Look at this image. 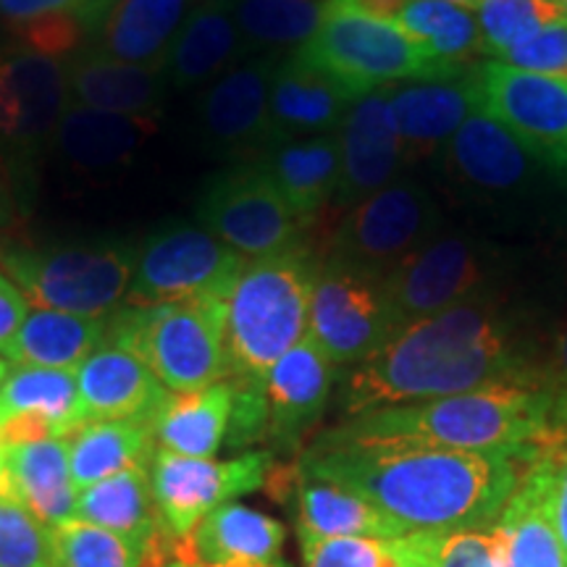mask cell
Returning a JSON list of instances; mask_svg holds the SVG:
<instances>
[{"mask_svg":"<svg viewBox=\"0 0 567 567\" xmlns=\"http://www.w3.org/2000/svg\"><path fill=\"white\" fill-rule=\"evenodd\" d=\"M544 329L507 292L402 326L344 375V417L494 386H538Z\"/></svg>","mask_w":567,"mask_h":567,"instance_id":"6da1fadb","label":"cell"},{"mask_svg":"<svg viewBox=\"0 0 567 567\" xmlns=\"http://www.w3.org/2000/svg\"><path fill=\"white\" fill-rule=\"evenodd\" d=\"M547 450H444L321 434L297 467L360 494L405 530L492 528L526 471Z\"/></svg>","mask_w":567,"mask_h":567,"instance_id":"7a4b0ae2","label":"cell"},{"mask_svg":"<svg viewBox=\"0 0 567 567\" xmlns=\"http://www.w3.org/2000/svg\"><path fill=\"white\" fill-rule=\"evenodd\" d=\"M352 442H392L444 446V450H496L542 446L549 436V400L542 389L494 386L368 410L326 431Z\"/></svg>","mask_w":567,"mask_h":567,"instance_id":"3957f363","label":"cell"},{"mask_svg":"<svg viewBox=\"0 0 567 567\" xmlns=\"http://www.w3.org/2000/svg\"><path fill=\"white\" fill-rule=\"evenodd\" d=\"M431 168L452 203L499 229L547 224L567 193L547 163L481 109L446 142Z\"/></svg>","mask_w":567,"mask_h":567,"instance_id":"277c9868","label":"cell"},{"mask_svg":"<svg viewBox=\"0 0 567 567\" xmlns=\"http://www.w3.org/2000/svg\"><path fill=\"white\" fill-rule=\"evenodd\" d=\"M321 258L310 245L245 264L224 318L229 379L266 381V375L308 334V310Z\"/></svg>","mask_w":567,"mask_h":567,"instance_id":"5b68a950","label":"cell"},{"mask_svg":"<svg viewBox=\"0 0 567 567\" xmlns=\"http://www.w3.org/2000/svg\"><path fill=\"white\" fill-rule=\"evenodd\" d=\"M224 318L226 302L213 297L122 305L109 316L105 342L137 354L168 392H195L229 379Z\"/></svg>","mask_w":567,"mask_h":567,"instance_id":"8992f818","label":"cell"},{"mask_svg":"<svg viewBox=\"0 0 567 567\" xmlns=\"http://www.w3.org/2000/svg\"><path fill=\"white\" fill-rule=\"evenodd\" d=\"M0 264L27 302L61 313L109 318L130 292L137 247L118 239L13 247L0 252Z\"/></svg>","mask_w":567,"mask_h":567,"instance_id":"52a82bcc","label":"cell"},{"mask_svg":"<svg viewBox=\"0 0 567 567\" xmlns=\"http://www.w3.org/2000/svg\"><path fill=\"white\" fill-rule=\"evenodd\" d=\"M513 252L473 229L436 231L389 276L386 295L396 326L444 313L484 295L505 292Z\"/></svg>","mask_w":567,"mask_h":567,"instance_id":"ba28073f","label":"cell"},{"mask_svg":"<svg viewBox=\"0 0 567 567\" xmlns=\"http://www.w3.org/2000/svg\"><path fill=\"white\" fill-rule=\"evenodd\" d=\"M310 66L326 71L363 97L396 84L434 80L463 71L436 61L421 42L394 24L331 6L318 32L297 51ZM471 69V66H467Z\"/></svg>","mask_w":567,"mask_h":567,"instance_id":"9c48e42d","label":"cell"},{"mask_svg":"<svg viewBox=\"0 0 567 567\" xmlns=\"http://www.w3.org/2000/svg\"><path fill=\"white\" fill-rule=\"evenodd\" d=\"M442 229L444 210L434 189L413 176H400L386 189L347 210L326 258L386 281Z\"/></svg>","mask_w":567,"mask_h":567,"instance_id":"30bf717a","label":"cell"},{"mask_svg":"<svg viewBox=\"0 0 567 567\" xmlns=\"http://www.w3.org/2000/svg\"><path fill=\"white\" fill-rule=\"evenodd\" d=\"M245 264L247 258L203 226L166 224L147 234L137 247L124 305H161L197 297L226 302Z\"/></svg>","mask_w":567,"mask_h":567,"instance_id":"8fae6325","label":"cell"},{"mask_svg":"<svg viewBox=\"0 0 567 567\" xmlns=\"http://www.w3.org/2000/svg\"><path fill=\"white\" fill-rule=\"evenodd\" d=\"M197 221L243 258H266L300 247L305 226L255 161L210 176L197 197Z\"/></svg>","mask_w":567,"mask_h":567,"instance_id":"7c38bea8","label":"cell"},{"mask_svg":"<svg viewBox=\"0 0 567 567\" xmlns=\"http://www.w3.org/2000/svg\"><path fill=\"white\" fill-rule=\"evenodd\" d=\"M69 101L66 61L45 59L24 48L0 51V172L13 187L24 168L53 145Z\"/></svg>","mask_w":567,"mask_h":567,"instance_id":"4fadbf2b","label":"cell"},{"mask_svg":"<svg viewBox=\"0 0 567 567\" xmlns=\"http://www.w3.org/2000/svg\"><path fill=\"white\" fill-rule=\"evenodd\" d=\"M394 321L386 284L323 258L308 310V337L337 368H352L392 339Z\"/></svg>","mask_w":567,"mask_h":567,"instance_id":"5bb4252c","label":"cell"},{"mask_svg":"<svg viewBox=\"0 0 567 567\" xmlns=\"http://www.w3.org/2000/svg\"><path fill=\"white\" fill-rule=\"evenodd\" d=\"M274 465L271 450H250L234 460L184 457L155 446L151 457V488L163 528L184 538L205 515L237 496L266 486Z\"/></svg>","mask_w":567,"mask_h":567,"instance_id":"9a60e30c","label":"cell"},{"mask_svg":"<svg viewBox=\"0 0 567 567\" xmlns=\"http://www.w3.org/2000/svg\"><path fill=\"white\" fill-rule=\"evenodd\" d=\"M481 111L505 124L567 184V82L499 61L476 63Z\"/></svg>","mask_w":567,"mask_h":567,"instance_id":"2e32d148","label":"cell"},{"mask_svg":"<svg viewBox=\"0 0 567 567\" xmlns=\"http://www.w3.org/2000/svg\"><path fill=\"white\" fill-rule=\"evenodd\" d=\"M281 59L255 55L226 71L200 101V130L210 151L258 158L271 142V80Z\"/></svg>","mask_w":567,"mask_h":567,"instance_id":"e0dca14e","label":"cell"},{"mask_svg":"<svg viewBox=\"0 0 567 567\" xmlns=\"http://www.w3.org/2000/svg\"><path fill=\"white\" fill-rule=\"evenodd\" d=\"M339 140V187L334 205L350 210L408 172L405 151L389 111V87L368 92L347 111Z\"/></svg>","mask_w":567,"mask_h":567,"instance_id":"ac0fdd59","label":"cell"},{"mask_svg":"<svg viewBox=\"0 0 567 567\" xmlns=\"http://www.w3.org/2000/svg\"><path fill=\"white\" fill-rule=\"evenodd\" d=\"M476 63L455 74L389 87V111L408 168L431 163L455 132L481 109Z\"/></svg>","mask_w":567,"mask_h":567,"instance_id":"d6986e66","label":"cell"},{"mask_svg":"<svg viewBox=\"0 0 567 567\" xmlns=\"http://www.w3.org/2000/svg\"><path fill=\"white\" fill-rule=\"evenodd\" d=\"M337 384V365L313 337L305 334L266 375L268 429L274 455H295L329 408Z\"/></svg>","mask_w":567,"mask_h":567,"instance_id":"ffe728a7","label":"cell"},{"mask_svg":"<svg viewBox=\"0 0 567 567\" xmlns=\"http://www.w3.org/2000/svg\"><path fill=\"white\" fill-rule=\"evenodd\" d=\"M76 520L122 538L140 567H168L174 563V538L163 528L153 502L151 465H134L101 484L82 488L76 494Z\"/></svg>","mask_w":567,"mask_h":567,"instance_id":"44dd1931","label":"cell"},{"mask_svg":"<svg viewBox=\"0 0 567 567\" xmlns=\"http://www.w3.org/2000/svg\"><path fill=\"white\" fill-rule=\"evenodd\" d=\"M557 450H547L528 467L494 523L499 567H567L555 517Z\"/></svg>","mask_w":567,"mask_h":567,"instance_id":"7402d4cb","label":"cell"},{"mask_svg":"<svg viewBox=\"0 0 567 567\" xmlns=\"http://www.w3.org/2000/svg\"><path fill=\"white\" fill-rule=\"evenodd\" d=\"M76 392L82 425L97 421L153 423L168 389L137 354L103 342L76 368Z\"/></svg>","mask_w":567,"mask_h":567,"instance_id":"603a6c76","label":"cell"},{"mask_svg":"<svg viewBox=\"0 0 567 567\" xmlns=\"http://www.w3.org/2000/svg\"><path fill=\"white\" fill-rule=\"evenodd\" d=\"M287 528L260 509L229 502L203 517L174 542V563L182 565H276L284 563Z\"/></svg>","mask_w":567,"mask_h":567,"instance_id":"cb8c5ba5","label":"cell"},{"mask_svg":"<svg viewBox=\"0 0 567 567\" xmlns=\"http://www.w3.org/2000/svg\"><path fill=\"white\" fill-rule=\"evenodd\" d=\"M358 95L326 71L292 53L279 61L271 80V142L337 134Z\"/></svg>","mask_w":567,"mask_h":567,"instance_id":"d4e9b609","label":"cell"},{"mask_svg":"<svg viewBox=\"0 0 567 567\" xmlns=\"http://www.w3.org/2000/svg\"><path fill=\"white\" fill-rule=\"evenodd\" d=\"M153 132L155 118L105 113L69 101L55 126L53 147L71 172L103 176L130 166Z\"/></svg>","mask_w":567,"mask_h":567,"instance_id":"484cf974","label":"cell"},{"mask_svg":"<svg viewBox=\"0 0 567 567\" xmlns=\"http://www.w3.org/2000/svg\"><path fill=\"white\" fill-rule=\"evenodd\" d=\"M252 161L268 174L305 226L316 224L334 203L342 168L337 134L274 140Z\"/></svg>","mask_w":567,"mask_h":567,"instance_id":"4316f807","label":"cell"},{"mask_svg":"<svg viewBox=\"0 0 567 567\" xmlns=\"http://www.w3.org/2000/svg\"><path fill=\"white\" fill-rule=\"evenodd\" d=\"M71 101L87 109L155 118L161 111L166 71L163 66L116 61L101 51H80L66 61Z\"/></svg>","mask_w":567,"mask_h":567,"instance_id":"83f0119b","label":"cell"},{"mask_svg":"<svg viewBox=\"0 0 567 567\" xmlns=\"http://www.w3.org/2000/svg\"><path fill=\"white\" fill-rule=\"evenodd\" d=\"M245 42L234 19V0H197L184 19L163 71L174 87L216 82L245 59Z\"/></svg>","mask_w":567,"mask_h":567,"instance_id":"f1b7e54d","label":"cell"},{"mask_svg":"<svg viewBox=\"0 0 567 567\" xmlns=\"http://www.w3.org/2000/svg\"><path fill=\"white\" fill-rule=\"evenodd\" d=\"M11 496H17L34 520L61 528L76 520V486L71 478L69 439L3 446Z\"/></svg>","mask_w":567,"mask_h":567,"instance_id":"f546056e","label":"cell"},{"mask_svg":"<svg viewBox=\"0 0 567 567\" xmlns=\"http://www.w3.org/2000/svg\"><path fill=\"white\" fill-rule=\"evenodd\" d=\"M197 0H113L97 30V48L126 63L163 66Z\"/></svg>","mask_w":567,"mask_h":567,"instance_id":"4dcf8cb0","label":"cell"},{"mask_svg":"<svg viewBox=\"0 0 567 567\" xmlns=\"http://www.w3.org/2000/svg\"><path fill=\"white\" fill-rule=\"evenodd\" d=\"M289 502H295L297 534L375 538V542H394L408 534L400 523L360 494L347 492L329 481L305 476L300 467Z\"/></svg>","mask_w":567,"mask_h":567,"instance_id":"1f68e13d","label":"cell"},{"mask_svg":"<svg viewBox=\"0 0 567 567\" xmlns=\"http://www.w3.org/2000/svg\"><path fill=\"white\" fill-rule=\"evenodd\" d=\"M231 396L229 379L195 392H168L151 423L155 446L184 457H213L226 442Z\"/></svg>","mask_w":567,"mask_h":567,"instance_id":"d6a6232c","label":"cell"},{"mask_svg":"<svg viewBox=\"0 0 567 567\" xmlns=\"http://www.w3.org/2000/svg\"><path fill=\"white\" fill-rule=\"evenodd\" d=\"M109 318L34 310L24 318L17 337L3 347L6 360L24 368L76 371L105 342Z\"/></svg>","mask_w":567,"mask_h":567,"instance_id":"836d02e7","label":"cell"},{"mask_svg":"<svg viewBox=\"0 0 567 567\" xmlns=\"http://www.w3.org/2000/svg\"><path fill=\"white\" fill-rule=\"evenodd\" d=\"M155 439L151 423L97 421L84 423L69 436L71 478L76 492L130 471L134 465H151Z\"/></svg>","mask_w":567,"mask_h":567,"instance_id":"e575fe53","label":"cell"},{"mask_svg":"<svg viewBox=\"0 0 567 567\" xmlns=\"http://www.w3.org/2000/svg\"><path fill=\"white\" fill-rule=\"evenodd\" d=\"M331 0H234L245 53L287 59L321 27Z\"/></svg>","mask_w":567,"mask_h":567,"instance_id":"d590c367","label":"cell"},{"mask_svg":"<svg viewBox=\"0 0 567 567\" xmlns=\"http://www.w3.org/2000/svg\"><path fill=\"white\" fill-rule=\"evenodd\" d=\"M17 415H40L53 423L55 436L69 439L82 429L76 371L17 365L0 381V423Z\"/></svg>","mask_w":567,"mask_h":567,"instance_id":"8d00e7d4","label":"cell"},{"mask_svg":"<svg viewBox=\"0 0 567 567\" xmlns=\"http://www.w3.org/2000/svg\"><path fill=\"white\" fill-rule=\"evenodd\" d=\"M394 24L446 66L467 69L476 55H484L476 17L463 6L446 0H410Z\"/></svg>","mask_w":567,"mask_h":567,"instance_id":"74e56055","label":"cell"},{"mask_svg":"<svg viewBox=\"0 0 567 567\" xmlns=\"http://www.w3.org/2000/svg\"><path fill=\"white\" fill-rule=\"evenodd\" d=\"M400 567H499L496 528L408 530L386 542Z\"/></svg>","mask_w":567,"mask_h":567,"instance_id":"f35d334b","label":"cell"},{"mask_svg":"<svg viewBox=\"0 0 567 567\" xmlns=\"http://www.w3.org/2000/svg\"><path fill=\"white\" fill-rule=\"evenodd\" d=\"M473 17H476L484 55H492V61H496L542 27L565 21L567 11L559 0H478L473 6Z\"/></svg>","mask_w":567,"mask_h":567,"instance_id":"ab89813d","label":"cell"},{"mask_svg":"<svg viewBox=\"0 0 567 567\" xmlns=\"http://www.w3.org/2000/svg\"><path fill=\"white\" fill-rule=\"evenodd\" d=\"M51 547L55 567H140L122 538L84 520L51 528Z\"/></svg>","mask_w":567,"mask_h":567,"instance_id":"60d3db41","label":"cell"},{"mask_svg":"<svg viewBox=\"0 0 567 567\" xmlns=\"http://www.w3.org/2000/svg\"><path fill=\"white\" fill-rule=\"evenodd\" d=\"M0 567H55L51 528L11 494H0Z\"/></svg>","mask_w":567,"mask_h":567,"instance_id":"b9f144b4","label":"cell"},{"mask_svg":"<svg viewBox=\"0 0 567 567\" xmlns=\"http://www.w3.org/2000/svg\"><path fill=\"white\" fill-rule=\"evenodd\" d=\"M549 400V436L555 446L567 444V313L544 329L538 386Z\"/></svg>","mask_w":567,"mask_h":567,"instance_id":"7bdbcfd3","label":"cell"},{"mask_svg":"<svg viewBox=\"0 0 567 567\" xmlns=\"http://www.w3.org/2000/svg\"><path fill=\"white\" fill-rule=\"evenodd\" d=\"M13 40L24 51L45 55L53 61H69L82 51L87 34V24L74 13H45V17L6 21Z\"/></svg>","mask_w":567,"mask_h":567,"instance_id":"ee69618b","label":"cell"},{"mask_svg":"<svg viewBox=\"0 0 567 567\" xmlns=\"http://www.w3.org/2000/svg\"><path fill=\"white\" fill-rule=\"evenodd\" d=\"M300 538L302 567H400L386 542L352 536H310Z\"/></svg>","mask_w":567,"mask_h":567,"instance_id":"f6af8a7d","label":"cell"},{"mask_svg":"<svg viewBox=\"0 0 567 567\" xmlns=\"http://www.w3.org/2000/svg\"><path fill=\"white\" fill-rule=\"evenodd\" d=\"M496 61L528 71V74L567 82V19L528 34Z\"/></svg>","mask_w":567,"mask_h":567,"instance_id":"bcb514c9","label":"cell"},{"mask_svg":"<svg viewBox=\"0 0 567 567\" xmlns=\"http://www.w3.org/2000/svg\"><path fill=\"white\" fill-rule=\"evenodd\" d=\"M234 386L229 431H226V446L234 452L247 450L252 444L266 442L268 429V402H266V381H245L229 379Z\"/></svg>","mask_w":567,"mask_h":567,"instance_id":"7dc6e473","label":"cell"},{"mask_svg":"<svg viewBox=\"0 0 567 567\" xmlns=\"http://www.w3.org/2000/svg\"><path fill=\"white\" fill-rule=\"evenodd\" d=\"M111 6L113 0H0V17L6 21H21L45 13H74L92 34H97Z\"/></svg>","mask_w":567,"mask_h":567,"instance_id":"c3c4849f","label":"cell"},{"mask_svg":"<svg viewBox=\"0 0 567 567\" xmlns=\"http://www.w3.org/2000/svg\"><path fill=\"white\" fill-rule=\"evenodd\" d=\"M27 316H30L27 297L6 276H0V352L17 337V331L21 329Z\"/></svg>","mask_w":567,"mask_h":567,"instance_id":"681fc988","label":"cell"},{"mask_svg":"<svg viewBox=\"0 0 567 567\" xmlns=\"http://www.w3.org/2000/svg\"><path fill=\"white\" fill-rule=\"evenodd\" d=\"M408 3L410 0H331V6H337V9L363 13V17L381 21H394L405 11Z\"/></svg>","mask_w":567,"mask_h":567,"instance_id":"f907efd6","label":"cell"},{"mask_svg":"<svg viewBox=\"0 0 567 567\" xmlns=\"http://www.w3.org/2000/svg\"><path fill=\"white\" fill-rule=\"evenodd\" d=\"M555 517L557 534L567 557V444L557 450V492H555Z\"/></svg>","mask_w":567,"mask_h":567,"instance_id":"816d5d0a","label":"cell"},{"mask_svg":"<svg viewBox=\"0 0 567 567\" xmlns=\"http://www.w3.org/2000/svg\"><path fill=\"white\" fill-rule=\"evenodd\" d=\"M11 187H13V184L9 182V176L0 172V221H3V216H6V213H9V208H11V200H9ZM0 226H3V224H0Z\"/></svg>","mask_w":567,"mask_h":567,"instance_id":"f5cc1de1","label":"cell"},{"mask_svg":"<svg viewBox=\"0 0 567 567\" xmlns=\"http://www.w3.org/2000/svg\"><path fill=\"white\" fill-rule=\"evenodd\" d=\"M559 226V234H563V239L567 243V193L563 197V203H559V208L555 213V218H551Z\"/></svg>","mask_w":567,"mask_h":567,"instance_id":"db71d44e","label":"cell"},{"mask_svg":"<svg viewBox=\"0 0 567 567\" xmlns=\"http://www.w3.org/2000/svg\"><path fill=\"white\" fill-rule=\"evenodd\" d=\"M0 494H11V486H9V473H6L3 444H0Z\"/></svg>","mask_w":567,"mask_h":567,"instance_id":"11a10c76","label":"cell"},{"mask_svg":"<svg viewBox=\"0 0 567 567\" xmlns=\"http://www.w3.org/2000/svg\"><path fill=\"white\" fill-rule=\"evenodd\" d=\"M168 567H289L284 563H276V565H182V563H172Z\"/></svg>","mask_w":567,"mask_h":567,"instance_id":"9f6ffc18","label":"cell"},{"mask_svg":"<svg viewBox=\"0 0 567 567\" xmlns=\"http://www.w3.org/2000/svg\"><path fill=\"white\" fill-rule=\"evenodd\" d=\"M446 3H455V6H463V9H473V6L478 3V0H446Z\"/></svg>","mask_w":567,"mask_h":567,"instance_id":"6f0895ef","label":"cell"},{"mask_svg":"<svg viewBox=\"0 0 567 567\" xmlns=\"http://www.w3.org/2000/svg\"><path fill=\"white\" fill-rule=\"evenodd\" d=\"M6 373H9V363H6V360L0 358V381L6 379Z\"/></svg>","mask_w":567,"mask_h":567,"instance_id":"680465c9","label":"cell"},{"mask_svg":"<svg viewBox=\"0 0 567 567\" xmlns=\"http://www.w3.org/2000/svg\"><path fill=\"white\" fill-rule=\"evenodd\" d=\"M565 11H567V0H565Z\"/></svg>","mask_w":567,"mask_h":567,"instance_id":"91938a15","label":"cell"},{"mask_svg":"<svg viewBox=\"0 0 567 567\" xmlns=\"http://www.w3.org/2000/svg\"><path fill=\"white\" fill-rule=\"evenodd\" d=\"M559 3H565V0H559Z\"/></svg>","mask_w":567,"mask_h":567,"instance_id":"94428289","label":"cell"}]
</instances>
